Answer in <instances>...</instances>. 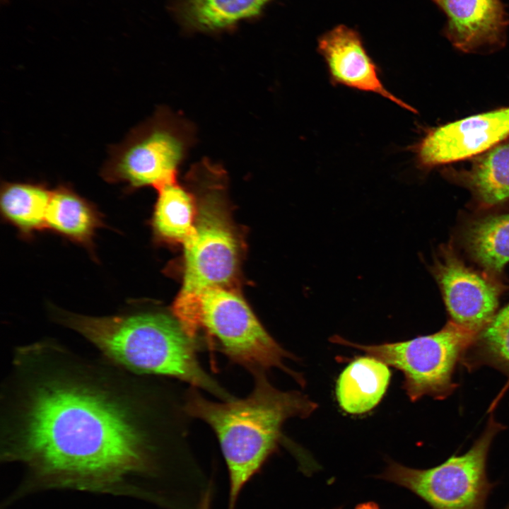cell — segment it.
Instances as JSON below:
<instances>
[{
	"label": "cell",
	"mask_w": 509,
	"mask_h": 509,
	"mask_svg": "<svg viewBox=\"0 0 509 509\" xmlns=\"http://www.w3.org/2000/svg\"><path fill=\"white\" fill-rule=\"evenodd\" d=\"M68 373L38 377L23 394L2 458L28 471L17 491L73 489L164 501V452L112 390Z\"/></svg>",
	"instance_id": "cell-1"
},
{
	"label": "cell",
	"mask_w": 509,
	"mask_h": 509,
	"mask_svg": "<svg viewBox=\"0 0 509 509\" xmlns=\"http://www.w3.org/2000/svg\"><path fill=\"white\" fill-rule=\"evenodd\" d=\"M252 374L254 388L245 398L213 402L193 387L184 406L188 415L206 423L218 438L228 471L229 509L278 449L284 422L293 417L306 418L317 408L301 392L274 387L264 372Z\"/></svg>",
	"instance_id": "cell-2"
},
{
	"label": "cell",
	"mask_w": 509,
	"mask_h": 509,
	"mask_svg": "<svg viewBox=\"0 0 509 509\" xmlns=\"http://www.w3.org/2000/svg\"><path fill=\"white\" fill-rule=\"evenodd\" d=\"M54 317L124 368L175 378L222 400L233 397L204 370L194 340L173 315L139 312L93 317L56 310Z\"/></svg>",
	"instance_id": "cell-3"
},
{
	"label": "cell",
	"mask_w": 509,
	"mask_h": 509,
	"mask_svg": "<svg viewBox=\"0 0 509 509\" xmlns=\"http://www.w3.org/2000/svg\"><path fill=\"white\" fill-rule=\"evenodd\" d=\"M197 204L193 230L184 242L185 271L172 315L194 339L200 300L214 288H231L238 272L240 242L227 211V175L219 164L203 158L186 175Z\"/></svg>",
	"instance_id": "cell-4"
},
{
	"label": "cell",
	"mask_w": 509,
	"mask_h": 509,
	"mask_svg": "<svg viewBox=\"0 0 509 509\" xmlns=\"http://www.w3.org/2000/svg\"><path fill=\"white\" fill-rule=\"evenodd\" d=\"M195 141L192 122L160 106L124 141L110 148L100 175L107 182L125 184L127 192L144 187L158 189L177 180L180 166Z\"/></svg>",
	"instance_id": "cell-5"
},
{
	"label": "cell",
	"mask_w": 509,
	"mask_h": 509,
	"mask_svg": "<svg viewBox=\"0 0 509 509\" xmlns=\"http://www.w3.org/2000/svg\"><path fill=\"white\" fill-rule=\"evenodd\" d=\"M203 330L213 347L252 373L279 368L300 384L304 380L284 364L296 357L267 332L246 301L232 288H214L202 295L196 336Z\"/></svg>",
	"instance_id": "cell-6"
},
{
	"label": "cell",
	"mask_w": 509,
	"mask_h": 509,
	"mask_svg": "<svg viewBox=\"0 0 509 509\" xmlns=\"http://www.w3.org/2000/svg\"><path fill=\"white\" fill-rule=\"evenodd\" d=\"M478 335V332L451 320L434 334L404 341L365 345L351 342L339 335L329 340L361 350L402 371L403 389L415 402L423 396L440 399L451 392L455 365Z\"/></svg>",
	"instance_id": "cell-7"
},
{
	"label": "cell",
	"mask_w": 509,
	"mask_h": 509,
	"mask_svg": "<svg viewBox=\"0 0 509 509\" xmlns=\"http://www.w3.org/2000/svg\"><path fill=\"white\" fill-rule=\"evenodd\" d=\"M496 431L491 425L466 453L436 467L414 469L390 461L378 477L406 488L432 509H485L491 488L486 457Z\"/></svg>",
	"instance_id": "cell-8"
},
{
	"label": "cell",
	"mask_w": 509,
	"mask_h": 509,
	"mask_svg": "<svg viewBox=\"0 0 509 509\" xmlns=\"http://www.w3.org/2000/svg\"><path fill=\"white\" fill-rule=\"evenodd\" d=\"M431 271L452 321L479 334L496 314L501 283L467 266L451 244L441 246Z\"/></svg>",
	"instance_id": "cell-9"
},
{
	"label": "cell",
	"mask_w": 509,
	"mask_h": 509,
	"mask_svg": "<svg viewBox=\"0 0 509 509\" xmlns=\"http://www.w3.org/2000/svg\"><path fill=\"white\" fill-rule=\"evenodd\" d=\"M509 137V107L430 129L413 148L419 167L429 170L478 156Z\"/></svg>",
	"instance_id": "cell-10"
},
{
	"label": "cell",
	"mask_w": 509,
	"mask_h": 509,
	"mask_svg": "<svg viewBox=\"0 0 509 509\" xmlns=\"http://www.w3.org/2000/svg\"><path fill=\"white\" fill-rule=\"evenodd\" d=\"M317 51L326 64L334 86L375 93L402 108L416 112L385 88L380 76V67L368 54L357 30L344 24L334 26L318 37Z\"/></svg>",
	"instance_id": "cell-11"
},
{
	"label": "cell",
	"mask_w": 509,
	"mask_h": 509,
	"mask_svg": "<svg viewBox=\"0 0 509 509\" xmlns=\"http://www.w3.org/2000/svg\"><path fill=\"white\" fill-rule=\"evenodd\" d=\"M445 15L443 35L459 51L489 52L502 48L509 24L501 0H431Z\"/></svg>",
	"instance_id": "cell-12"
},
{
	"label": "cell",
	"mask_w": 509,
	"mask_h": 509,
	"mask_svg": "<svg viewBox=\"0 0 509 509\" xmlns=\"http://www.w3.org/2000/svg\"><path fill=\"white\" fill-rule=\"evenodd\" d=\"M274 0H170L169 11L187 34L231 33L259 18Z\"/></svg>",
	"instance_id": "cell-13"
},
{
	"label": "cell",
	"mask_w": 509,
	"mask_h": 509,
	"mask_svg": "<svg viewBox=\"0 0 509 509\" xmlns=\"http://www.w3.org/2000/svg\"><path fill=\"white\" fill-rule=\"evenodd\" d=\"M447 177L465 187L476 206L487 209L509 200V142L478 156L468 168L447 169Z\"/></svg>",
	"instance_id": "cell-14"
},
{
	"label": "cell",
	"mask_w": 509,
	"mask_h": 509,
	"mask_svg": "<svg viewBox=\"0 0 509 509\" xmlns=\"http://www.w3.org/2000/svg\"><path fill=\"white\" fill-rule=\"evenodd\" d=\"M389 365L365 354L352 361L341 373L336 385L340 407L346 413L369 411L380 402L389 385Z\"/></svg>",
	"instance_id": "cell-15"
},
{
	"label": "cell",
	"mask_w": 509,
	"mask_h": 509,
	"mask_svg": "<svg viewBox=\"0 0 509 509\" xmlns=\"http://www.w3.org/2000/svg\"><path fill=\"white\" fill-rule=\"evenodd\" d=\"M103 226L96 206L68 185L52 190L46 213V229L93 251L96 230Z\"/></svg>",
	"instance_id": "cell-16"
},
{
	"label": "cell",
	"mask_w": 509,
	"mask_h": 509,
	"mask_svg": "<svg viewBox=\"0 0 509 509\" xmlns=\"http://www.w3.org/2000/svg\"><path fill=\"white\" fill-rule=\"evenodd\" d=\"M461 242L470 257L496 276L509 262V214L490 215L468 222Z\"/></svg>",
	"instance_id": "cell-17"
},
{
	"label": "cell",
	"mask_w": 509,
	"mask_h": 509,
	"mask_svg": "<svg viewBox=\"0 0 509 509\" xmlns=\"http://www.w3.org/2000/svg\"><path fill=\"white\" fill-rule=\"evenodd\" d=\"M52 190L41 183L2 182L0 207L2 217L23 238L46 229V213Z\"/></svg>",
	"instance_id": "cell-18"
},
{
	"label": "cell",
	"mask_w": 509,
	"mask_h": 509,
	"mask_svg": "<svg viewBox=\"0 0 509 509\" xmlns=\"http://www.w3.org/2000/svg\"><path fill=\"white\" fill-rule=\"evenodd\" d=\"M156 190L158 198L151 220L153 233L157 239L183 244L194 226L196 196L177 180Z\"/></svg>",
	"instance_id": "cell-19"
},
{
	"label": "cell",
	"mask_w": 509,
	"mask_h": 509,
	"mask_svg": "<svg viewBox=\"0 0 509 509\" xmlns=\"http://www.w3.org/2000/svg\"><path fill=\"white\" fill-rule=\"evenodd\" d=\"M479 334L487 352L509 364V303L495 314Z\"/></svg>",
	"instance_id": "cell-20"
},
{
	"label": "cell",
	"mask_w": 509,
	"mask_h": 509,
	"mask_svg": "<svg viewBox=\"0 0 509 509\" xmlns=\"http://www.w3.org/2000/svg\"><path fill=\"white\" fill-rule=\"evenodd\" d=\"M206 491L200 500L197 509H211V493Z\"/></svg>",
	"instance_id": "cell-21"
},
{
	"label": "cell",
	"mask_w": 509,
	"mask_h": 509,
	"mask_svg": "<svg viewBox=\"0 0 509 509\" xmlns=\"http://www.w3.org/2000/svg\"><path fill=\"white\" fill-rule=\"evenodd\" d=\"M354 509H380L379 505L373 501H368L358 504Z\"/></svg>",
	"instance_id": "cell-22"
},
{
	"label": "cell",
	"mask_w": 509,
	"mask_h": 509,
	"mask_svg": "<svg viewBox=\"0 0 509 509\" xmlns=\"http://www.w3.org/2000/svg\"><path fill=\"white\" fill-rule=\"evenodd\" d=\"M1 2H3V3H6L8 0H1Z\"/></svg>",
	"instance_id": "cell-23"
},
{
	"label": "cell",
	"mask_w": 509,
	"mask_h": 509,
	"mask_svg": "<svg viewBox=\"0 0 509 509\" xmlns=\"http://www.w3.org/2000/svg\"><path fill=\"white\" fill-rule=\"evenodd\" d=\"M504 509H509V504Z\"/></svg>",
	"instance_id": "cell-24"
}]
</instances>
